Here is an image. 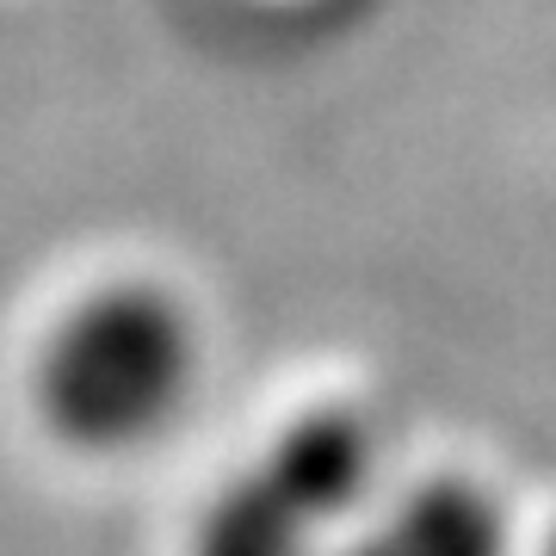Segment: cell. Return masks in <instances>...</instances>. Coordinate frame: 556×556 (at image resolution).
Here are the masks:
<instances>
[{
  "mask_svg": "<svg viewBox=\"0 0 556 556\" xmlns=\"http://www.w3.org/2000/svg\"><path fill=\"white\" fill-rule=\"evenodd\" d=\"M378 457L365 408H303L211 495L192 556H328V538L371 501Z\"/></svg>",
  "mask_w": 556,
  "mask_h": 556,
  "instance_id": "2",
  "label": "cell"
},
{
  "mask_svg": "<svg viewBox=\"0 0 556 556\" xmlns=\"http://www.w3.org/2000/svg\"><path fill=\"white\" fill-rule=\"evenodd\" d=\"M204 334L155 278L100 285L50 328L31 371L43 427L87 457L142 452L199 390Z\"/></svg>",
  "mask_w": 556,
  "mask_h": 556,
  "instance_id": "1",
  "label": "cell"
},
{
  "mask_svg": "<svg viewBox=\"0 0 556 556\" xmlns=\"http://www.w3.org/2000/svg\"><path fill=\"white\" fill-rule=\"evenodd\" d=\"M334 556H514L501 495L470 477H433L378 514Z\"/></svg>",
  "mask_w": 556,
  "mask_h": 556,
  "instance_id": "3",
  "label": "cell"
}]
</instances>
